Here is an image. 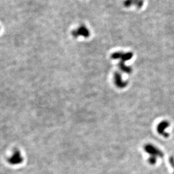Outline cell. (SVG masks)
Returning a JSON list of instances; mask_svg holds the SVG:
<instances>
[{
    "instance_id": "cell-1",
    "label": "cell",
    "mask_w": 174,
    "mask_h": 174,
    "mask_svg": "<svg viewBox=\"0 0 174 174\" xmlns=\"http://www.w3.org/2000/svg\"><path fill=\"white\" fill-rule=\"evenodd\" d=\"M23 161V158L22 156L21 151L18 149H15L12 155L7 159V162L11 165H19L22 163Z\"/></svg>"
},
{
    "instance_id": "cell-2",
    "label": "cell",
    "mask_w": 174,
    "mask_h": 174,
    "mask_svg": "<svg viewBox=\"0 0 174 174\" xmlns=\"http://www.w3.org/2000/svg\"><path fill=\"white\" fill-rule=\"evenodd\" d=\"M76 35H83L84 36H87L89 35V32L88 30H87L86 28L84 27H82L79 28V29L76 32Z\"/></svg>"
}]
</instances>
